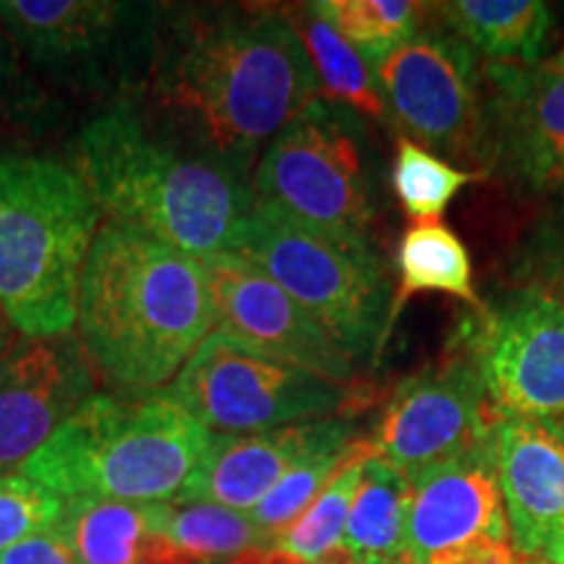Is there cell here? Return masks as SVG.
<instances>
[{
    "mask_svg": "<svg viewBox=\"0 0 564 564\" xmlns=\"http://www.w3.org/2000/svg\"><path fill=\"white\" fill-rule=\"evenodd\" d=\"M525 285L564 301V228L554 225L531 243L525 262Z\"/></svg>",
    "mask_w": 564,
    "mask_h": 564,
    "instance_id": "31",
    "label": "cell"
},
{
    "mask_svg": "<svg viewBox=\"0 0 564 564\" xmlns=\"http://www.w3.org/2000/svg\"><path fill=\"white\" fill-rule=\"evenodd\" d=\"M0 564H79V560L70 552L66 539L51 528V531L30 535L21 544L6 549L0 554Z\"/></svg>",
    "mask_w": 564,
    "mask_h": 564,
    "instance_id": "32",
    "label": "cell"
},
{
    "mask_svg": "<svg viewBox=\"0 0 564 564\" xmlns=\"http://www.w3.org/2000/svg\"><path fill=\"white\" fill-rule=\"evenodd\" d=\"M394 564H405V562L403 560H394Z\"/></svg>",
    "mask_w": 564,
    "mask_h": 564,
    "instance_id": "39",
    "label": "cell"
},
{
    "mask_svg": "<svg viewBox=\"0 0 564 564\" xmlns=\"http://www.w3.org/2000/svg\"><path fill=\"white\" fill-rule=\"evenodd\" d=\"M19 337H21V335L17 333V329L11 327V322L6 319V314L0 312V358H3L6 352H9V350L13 348V345L19 343Z\"/></svg>",
    "mask_w": 564,
    "mask_h": 564,
    "instance_id": "34",
    "label": "cell"
},
{
    "mask_svg": "<svg viewBox=\"0 0 564 564\" xmlns=\"http://www.w3.org/2000/svg\"><path fill=\"white\" fill-rule=\"evenodd\" d=\"M288 17L306 45L324 100L343 105L356 116H366L377 123H390V108L377 74L356 53V47L348 45L340 32L316 11V6H299L295 11H288Z\"/></svg>",
    "mask_w": 564,
    "mask_h": 564,
    "instance_id": "23",
    "label": "cell"
},
{
    "mask_svg": "<svg viewBox=\"0 0 564 564\" xmlns=\"http://www.w3.org/2000/svg\"><path fill=\"white\" fill-rule=\"evenodd\" d=\"M371 455H377L373 447L345 463L333 476V481L324 486L319 497L306 507V512L288 528L285 535L274 546H280L282 552L295 556L303 564H314L324 560L329 552H335L343 541L352 497H356L358 484H361L364 465Z\"/></svg>",
    "mask_w": 564,
    "mask_h": 564,
    "instance_id": "28",
    "label": "cell"
},
{
    "mask_svg": "<svg viewBox=\"0 0 564 564\" xmlns=\"http://www.w3.org/2000/svg\"><path fill=\"white\" fill-rule=\"evenodd\" d=\"M152 531L165 535L188 564H228L246 549L262 546L251 518L217 505L154 502Z\"/></svg>",
    "mask_w": 564,
    "mask_h": 564,
    "instance_id": "24",
    "label": "cell"
},
{
    "mask_svg": "<svg viewBox=\"0 0 564 564\" xmlns=\"http://www.w3.org/2000/svg\"><path fill=\"white\" fill-rule=\"evenodd\" d=\"M314 6L371 70L411 40L429 13L426 3L413 0H322Z\"/></svg>",
    "mask_w": 564,
    "mask_h": 564,
    "instance_id": "25",
    "label": "cell"
},
{
    "mask_svg": "<svg viewBox=\"0 0 564 564\" xmlns=\"http://www.w3.org/2000/svg\"><path fill=\"white\" fill-rule=\"evenodd\" d=\"M228 564H303V562H299L288 552H282L280 546H251L246 549L243 554H238L236 560H230Z\"/></svg>",
    "mask_w": 564,
    "mask_h": 564,
    "instance_id": "33",
    "label": "cell"
},
{
    "mask_svg": "<svg viewBox=\"0 0 564 564\" xmlns=\"http://www.w3.org/2000/svg\"><path fill=\"white\" fill-rule=\"evenodd\" d=\"M481 178L476 171H463L440 154L423 150L415 141L398 137L392 160V192L408 217L440 220L468 183Z\"/></svg>",
    "mask_w": 564,
    "mask_h": 564,
    "instance_id": "27",
    "label": "cell"
},
{
    "mask_svg": "<svg viewBox=\"0 0 564 564\" xmlns=\"http://www.w3.org/2000/svg\"><path fill=\"white\" fill-rule=\"evenodd\" d=\"M373 74L405 139L444 160L478 165L481 70L457 34L419 30Z\"/></svg>",
    "mask_w": 564,
    "mask_h": 564,
    "instance_id": "12",
    "label": "cell"
},
{
    "mask_svg": "<svg viewBox=\"0 0 564 564\" xmlns=\"http://www.w3.org/2000/svg\"><path fill=\"white\" fill-rule=\"evenodd\" d=\"M478 167L528 194L564 192V70L552 63L481 68Z\"/></svg>",
    "mask_w": 564,
    "mask_h": 564,
    "instance_id": "13",
    "label": "cell"
},
{
    "mask_svg": "<svg viewBox=\"0 0 564 564\" xmlns=\"http://www.w3.org/2000/svg\"><path fill=\"white\" fill-rule=\"evenodd\" d=\"M350 390L215 329L192 352L167 394L202 426L223 434H257L288 423L333 419L350 403Z\"/></svg>",
    "mask_w": 564,
    "mask_h": 564,
    "instance_id": "9",
    "label": "cell"
},
{
    "mask_svg": "<svg viewBox=\"0 0 564 564\" xmlns=\"http://www.w3.org/2000/svg\"><path fill=\"white\" fill-rule=\"evenodd\" d=\"M460 345L481 373L497 415L564 419V301L523 285L474 324L460 329Z\"/></svg>",
    "mask_w": 564,
    "mask_h": 564,
    "instance_id": "11",
    "label": "cell"
},
{
    "mask_svg": "<svg viewBox=\"0 0 564 564\" xmlns=\"http://www.w3.org/2000/svg\"><path fill=\"white\" fill-rule=\"evenodd\" d=\"M314 564H361L356 560V556L352 554H348L345 552V549H340L337 546L335 552H329L327 556H324V560H319V562H314Z\"/></svg>",
    "mask_w": 564,
    "mask_h": 564,
    "instance_id": "35",
    "label": "cell"
},
{
    "mask_svg": "<svg viewBox=\"0 0 564 564\" xmlns=\"http://www.w3.org/2000/svg\"><path fill=\"white\" fill-rule=\"evenodd\" d=\"M40 110V89L13 45L9 32L0 24V129L19 126Z\"/></svg>",
    "mask_w": 564,
    "mask_h": 564,
    "instance_id": "30",
    "label": "cell"
},
{
    "mask_svg": "<svg viewBox=\"0 0 564 564\" xmlns=\"http://www.w3.org/2000/svg\"><path fill=\"white\" fill-rule=\"evenodd\" d=\"M150 507L100 497L63 499L55 531L79 564H144L154 533Z\"/></svg>",
    "mask_w": 564,
    "mask_h": 564,
    "instance_id": "21",
    "label": "cell"
},
{
    "mask_svg": "<svg viewBox=\"0 0 564 564\" xmlns=\"http://www.w3.org/2000/svg\"><path fill=\"white\" fill-rule=\"evenodd\" d=\"M102 212L79 175L42 154L0 158V312L21 337L70 335Z\"/></svg>",
    "mask_w": 564,
    "mask_h": 564,
    "instance_id": "5",
    "label": "cell"
},
{
    "mask_svg": "<svg viewBox=\"0 0 564 564\" xmlns=\"http://www.w3.org/2000/svg\"><path fill=\"white\" fill-rule=\"evenodd\" d=\"M556 423H560V429H562V432H564V419H560V421H556Z\"/></svg>",
    "mask_w": 564,
    "mask_h": 564,
    "instance_id": "38",
    "label": "cell"
},
{
    "mask_svg": "<svg viewBox=\"0 0 564 564\" xmlns=\"http://www.w3.org/2000/svg\"><path fill=\"white\" fill-rule=\"evenodd\" d=\"M549 63H552V66H554V68H562V70H564V51H562V53H556V55H554V58H552V61H549Z\"/></svg>",
    "mask_w": 564,
    "mask_h": 564,
    "instance_id": "36",
    "label": "cell"
},
{
    "mask_svg": "<svg viewBox=\"0 0 564 564\" xmlns=\"http://www.w3.org/2000/svg\"><path fill=\"white\" fill-rule=\"evenodd\" d=\"M356 112L314 100L274 137L253 171V194L308 228L371 243L377 220Z\"/></svg>",
    "mask_w": 564,
    "mask_h": 564,
    "instance_id": "7",
    "label": "cell"
},
{
    "mask_svg": "<svg viewBox=\"0 0 564 564\" xmlns=\"http://www.w3.org/2000/svg\"><path fill=\"white\" fill-rule=\"evenodd\" d=\"M491 455L520 564H564V432L556 421L491 426Z\"/></svg>",
    "mask_w": 564,
    "mask_h": 564,
    "instance_id": "17",
    "label": "cell"
},
{
    "mask_svg": "<svg viewBox=\"0 0 564 564\" xmlns=\"http://www.w3.org/2000/svg\"><path fill=\"white\" fill-rule=\"evenodd\" d=\"M232 253L278 282L352 364L382 350L392 282L371 243L308 228L257 199Z\"/></svg>",
    "mask_w": 564,
    "mask_h": 564,
    "instance_id": "6",
    "label": "cell"
},
{
    "mask_svg": "<svg viewBox=\"0 0 564 564\" xmlns=\"http://www.w3.org/2000/svg\"><path fill=\"white\" fill-rule=\"evenodd\" d=\"M405 564H520L491 455L481 447L413 486Z\"/></svg>",
    "mask_w": 564,
    "mask_h": 564,
    "instance_id": "14",
    "label": "cell"
},
{
    "mask_svg": "<svg viewBox=\"0 0 564 564\" xmlns=\"http://www.w3.org/2000/svg\"><path fill=\"white\" fill-rule=\"evenodd\" d=\"M207 270L173 246L105 220L76 301L91 369L123 392H158L215 333Z\"/></svg>",
    "mask_w": 564,
    "mask_h": 564,
    "instance_id": "3",
    "label": "cell"
},
{
    "mask_svg": "<svg viewBox=\"0 0 564 564\" xmlns=\"http://www.w3.org/2000/svg\"><path fill=\"white\" fill-rule=\"evenodd\" d=\"M371 436H358L345 447H329L308 455L301 460L267 497L251 510V523L259 533V544L274 546L285 535L295 520L306 512V507L319 497L324 486L333 481V476L345 463L356 455L371 449Z\"/></svg>",
    "mask_w": 564,
    "mask_h": 564,
    "instance_id": "26",
    "label": "cell"
},
{
    "mask_svg": "<svg viewBox=\"0 0 564 564\" xmlns=\"http://www.w3.org/2000/svg\"><path fill=\"white\" fill-rule=\"evenodd\" d=\"M361 564H394V560H369V562H361Z\"/></svg>",
    "mask_w": 564,
    "mask_h": 564,
    "instance_id": "37",
    "label": "cell"
},
{
    "mask_svg": "<svg viewBox=\"0 0 564 564\" xmlns=\"http://www.w3.org/2000/svg\"><path fill=\"white\" fill-rule=\"evenodd\" d=\"M209 442L167 390L95 394L21 470L61 499L175 502Z\"/></svg>",
    "mask_w": 564,
    "mask_h": 564,
    "instance_id": "4",
    "label": "cell"
},
{
    "mask_svg": "<svg viewBox=\"0 0 564 564\" xmlns=\"http://www.w3.org/2000/svg\"><path fill=\"white\" fill-rule=\"evenodd\" d=\"M95 384L97 373L74 333L19 337L0 358V478L24 468L95 398Z\"/></svg>",
    "mask_w": 564,
    "mask_h": 564,
    "instance_id": "16",
    "label": "cell"
},
{
    "mask_svg": "<svg viewBox=\"0 0 564 564\" xmlns=\"http://www.w3.org/2000/svg\"><path fill=\"white\" fill-rule=\"evenodd\" d=\"M70 171L108 223L147 232L199 262L236 251L257 204L249 173L183 144L129 100L84 126Z\"/></svg>",
    "mask_w": 564,
    "mask_h": 564,
    "instance_id": "2",
    "label": "cell"
},
{
    "mask_svg": "<svg viewBox=\"0 0 564 564\" xmlns=\"http://www.w3.org/2000/svg\"><path fill=\"white\" fill-rule=\"evenodd\" d=\"M497 413L484 379L460 343L442 361L394 387L382 408L373 453L398 468L411 486L460 460L489 440Z\"/></svg>",
    "mask_w": 564,
    "mask_h": 564,
    "instance_id": "10",
    "label": "cell"
},
{
    "mask_svg": "<svg viewBox=\"0 0 564 564\" xmlns=\"http://www.w3.org/2000/svg\"><path fill=\"white\" fill-rule=\"evenodd\" d=\"M63 499L26 476L0 478V554L55 528Z\"/></svg>",
    "mask_w": 564,
    "mask_h": 564,
    "instance_id": "29",
    "label": "cell"
},
{
    "mask_svg": "<svg viewBox=\"0 0 564 564\" xmlns=\"http://www.w3.org/2000/svg\"><path fill=\"white\" fill-rule=\"evenodd\" d=\"M137 89L158 129L246 173L322 97L291 17L270 6H158Z\"/></svg>",
    "mask_w": 564,
    "mask_h": 564,
    "instance_id": "1",
    "label": "cell"
},
{
    "mask_svg": "<svg viewBox=\"0 0 564 564\" xmlns=\"http://www.w3.org/2000/svg\"><path fill=\"white\" fill-rule=\"evenodd\" d=\"M204 270L215 299L217 329L241 337L282 364L352 387L356 364L348 352L259 267L238 253H223L207 259Z\"/></svg>",
    "mask_w": 564,
    "mask_h": 564,
    "instance_id": "15",
    "label": "cell"
},
{
    "mask_svg": "<svg viewBox=\"0 0 564 564\" xmlns=\"http://www.w3.org/2000/svg\"><path fill=\"white\" fill-rule=\"evenodd\" d=\"M398 293L392 295L387 335L413 295L444 293L478 314L486 303L476 293L474 262L463 238L442 220H415L398 243Z\"/></svg>",
    "mask_w": 564,
    "mask_h": 564,
    "instance_id": "20",
    "label": "cell"
},
{
    "mask_svg": "<svg viewBox=\"0 0 564 564\" xmlns=\"http://www.w3.org/2000/svg\"><path fill=\"white\" fill-rule=\"evenodd\" d=\"M352 440L356 426L335 415L257 434H217L175 502L251 512L301 460Z\"/></svg>",
    "mask_w": 564,
    "mask_h": 564,
    "instance_id": "18",
    "label": "cell"
},
{
    "mask_svg": "<svg viewBox=\"0 0 564 564\" xmlns=\"http://www.w3.org/2000/svg\"><path fill=\"white\" fill-rule=\"evenodd\" d=\"M432 13L489 63H541L554 30L552 9L539 0H453Z\"/></svg>",
    "mask_w": 564,
    "mask_h": 564,
    "instance_id": "19",
    "label": "cell"
},
{
    "mask_svg": "<svg viewBox=\"0 0 564 564\" xmlns=\"http://www.w3.org/2000/svg\"><path fill=\"white\" fill-rule=\"evenodd\" d=\"M411 497V481L382 457L371 455L352 497L340 549L358 562L400 560L405 552Z\"/></svg>",
    "mask_w": 564,
    "mask_h": 564,
    "instance_id": "22",
    "label": "cell"
},
{
    "mask_svg": "<svg viewBox=\"0 0 564 564\" xmlns=\"http://www.w3.org/2000/svg\"><path fill=\"white\" fill-rule=\"evenodd\" d=\"M158 6L112 0H0V24L32 74L76 91L139 87Z\"/></svg>",
    "mask_w": 564,
    "mask_h": 564,
    "instance_id": "8",
    "label": "cell"
}]
</instances>
